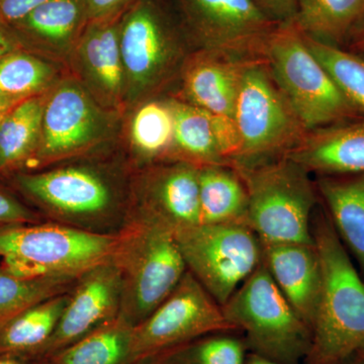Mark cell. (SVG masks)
Here are the masks:
<instances>
[{
    "instance_id": "cell-39",
    "label": "cell",
    "mask_w": 364,
    "mask_h": 364,
    "mask_svg": "<svg viewBox=\"0 0 364 364\" xmlns=\"http://www.w3.org/2000/svg\"><path fill=\"white\" fill-rule=\"evenodd\" d=\"M135 364H188L184 359L181 353V348L174 349V350L165 352L159 355L153 356V358L144 359L138 361Z\"/></svg>"
},
{
    "instance_id": "cell-41",
    "label": "cell",
    "mask_w": 364,
    "mask_h": 364,
    "mask_svg": "<svg viewBox=\"0 0 364 364\" xmlns=\"http://www.w3.org/2000/svg\"><path fill=\"white\" fill-rule=\"evenodd\" d=\"M25 100L21 98H14L6 97V95H0V124L4 121V119L7 117L14 107Z\"/></svg>"
},
{
    "instance_id": "cell-29",
    "label": "cell",
    "mask_w": 364,
    "mask_h": 364,
    "mask_svg": "<svg viewBox=\"0 0 364 364\" xmlns=\"http://www.w3.org/2000/svg\"><path fill=\"white\" fill-rule=\"evenodd\" d=\"M54 77L52 65L21 49L0 60V95L6 97L26 100L39 95Z\"/></svg>"
},
{
    "instance_id": "cell-11",
    "label": "cell",
    "mask_w": 364,
    "mask_h": 364,
    "mask_svg": "<svg viewBox=\"0 0 364 364\" xmlns=\"http://www.w3.org/2000/svg\"><path fill=\"white\" fill-rule=\"evenodd\" d=\"M186 20L208 52L262 59L269 32L267 14L255 0H178Z\"/></svg>"
},
{
    "instance_id": "cell-7",
    "label": "cell",
    "mask_w": 364,
    "mask_h": 364,
    "mask_svg": "<svg viewBox=\"0 0 364 364\" xmlns=\"http://www.w3.org/2000/svg\"><path fill=\"white\" fill-rule=\"evenodd\" d=\"M239 154L233 167L245 168L284 156L306 131L263 59L249 61L235 107Z\"/></svg>"
},
{
    "instance_id": "cell-12",
    "label": "cell",
    "mask_w": 364,
    "mask_h": 364,
    "mask_svg": "<svg viewBox=\"0 0 364 364\" xmlns=\"http://www.w3.org/2000/svg\"><path fill=\"white\" fill-rule=\"evenodd\" d=\"M107 131L105 114L75 82H64L46 102L38 163L82 152L100 142Z\"/></svg>"
},
{
    "instance_id": "cell-3",
    "label": "cell",
    "mask_w": 364,
    "mask_h": 364,
    "mask_svg": "<svg viewBox=\"0 0 364 364\" xmlns=\"http://www.w3.org/2000/svg\"><path fill=\"white\" fill-rule=\"evenodd\" d=\"M236 169L247 188L246 224L261 243L314 244L316 191L308 170L287 156Z\"/></svg>"
},
{
    "instance_id": "cell-1",
    "label": "cell",
    "mask_w": 364,
    "mask_h": 364,
    "mask_svg": "<svg viewBox=\"0 0 364 364\" xmlns=\"http://www.w3.org/2000/svg\"><path fill=\"white\" fill-rule=\"evenodd\" d=\"M312 234L322 289L306 359L310 364H345L364 349V279L330 220L318 217Z\"/></svg>"
},
{
    "instance_id": "cell-16",
    "label": "cell",
    "mask_w": 364,
    "mask_h": 364,
    "mask_svg": "<svg viewBox=\"0 0 364 364\" xmlns=\"http://www.w3.org/2000/svg\"><path fill=\"white\" fill-rule=\"evenodd\" d=\"M263 261L275 284L312 331L317 314L322 272L315 245L262 244Z\"/></svg>"
},
{
    "instance_id": "cell-43",
    "label": "cell",
    "mask_w": 364,
    "mask_h": 364,
    "mask_svg": "<svg viewBox=\"0 0 364 364\" xmlns=\"http://www.w3.org/2000/svg\"><path fill=\"white\" fill-rule=\"evenodd\" d=\"M355 359H350V360L347 361L345 364H364L363 358H361L360 353H358V355L354 358Z\"/></svg>"
},
{
    "instance_id": "cell-17",
    "label": "cell",
    "mask_w": 364,
    "mask_h": 364,
    "mask_svg": "<svg viewBox=\"0 0 364 364\" xmlns=\"http://www.w3.org/2000/svg\"><path fill=\"white\" fill-rule=\"evenodd\" d=\"M284 156L318 176L364 171V121L306 132Z\"/></svg>"
},
{
    "instance_id": "cell-18",
    "label": "cell",
    "mask_w": 364,
    "mask_h": 364,
    "mask_svg": "<svg viewBox=\"0 0 364 364\" xmlns=\"http://www.w3.org/2000/svg\"><path fill=\"white\" fill-rule=\"evenodd\" d=\"M251 60L215 52L203 53L193 60L183 80L191 105L208 114L234 119L242 74Z\"/></svg>"
},
{
    "instance_id": "cell-21",
    "label": "cell",
    "mask_w": 364,
    "mask_h": 364,
    "mask_svg": "<svg viewBox=\"0 0 364 364\" xmlns=\"http://www.w3.org/2000/svg\"><path fill=\"white\" fill-rule=\"evenodd\" d=\"M87 23L85 0H49L11 28L21 42L66 54L75 48Z\"/></svg>"
},
{
    "instance_id": "cell-27",
    "label": "cell",
    "mask_w": 364,
    "mask_h": 364,
    "mask_svg": "<svg viewBox=\"0 0 364 364\" xmlns=\"http://www.w3.org/2000/svg\"><path fill=\"white\" fill-rule=\"evenodd\" d=\"M299 32L326 44H344L364 0H298Z\"/></svg>"
},
{
    "instance_id": "cell-44",
    "label": "cell",
    "mask_w": 364,
    "mask_h": 364,
    "mask_svg": "<svg viewBox=\"0 0 364 364\" xmlns=\"http://www.w3.org/2000/svg\"><path fill=\"white\" fill-rule=\"evenodd\" d=\"M361 358H363V363H364V349L363 351L360 352Z\"/></svg>"
},
{
    "instance_id": "cell-32",
    "label": "cell",
    "mask_w": 364,
    "mask_h": 364,
    "mask_svg": "<svg viewBox=\"0 0 364 364\" xmlns=\"http://www.w3.org/2000/svg\"><path fill=\"white\" fill-rule=\"evenodd\" d=\"M181 353L188 364H245V348L238 339L229 336H213L191 346L181 347Z\"/></svg>"
},
{
    "instance_id": "cell-20",
    "label": "cell",
    "mask_w": 364,
    "mask_h": 364,
    "mask_svg": "<svg viewBox=\"0 0 364 364\" xmlns=\"http://www.w3.org/2000/svg\"><path fill=\"white\" fill-rule=\"evenodd\" d=\"M121 18L88 23L74 48L91 85L111 102H117L126 90L119 49Z\"/></svg>"
},
{
    "instance_id": "cell-8",
    "label": "cell",
    "mask_w": 364,
    "mask_h": 364,
    "mask_svg": "<svg viewBox=\"0 0 364 364\" xmlns=\"http://www.w3.org/2000/svg\"><path fill=\"white\" fill-rule=\"evenodd\" d=\"M186 268L223 306L263 259V246L245 223L176 230Z\"/></svg>"
},
{
    "instance_id": "cell-28",
    "label": "cell",
    "mask_w": 364,
    "mask_h": 364,
    "mask_svg": "<svg viewBox=\"0 0 364 364\" xmlns=\"http://www.w3.org/2000/svg\"><path fill=\"white\" fill-rule=\"evenodd\" d=\"M75 280L68 277L23 279L0 268V327L28 306L64 294Z\"/></svg>"
},
{
    "instance_id": "cell-26",
    "label": "cell",
    "mask_w": 364,
    "mask_h": 364,
    "mask_svg": "<svg viewBox=\"0 0 364 364\" xmlns=\"http://www.w3.org/2000/svg\"><path fill=\"white\" fill-rule=\"evenodd\" d=\"M46 102L40 95L26 98L0 124V171L20 166L37 152Z\"/></svg>"
},
{
    "instance_id": "cell-37",
    "label": "cell",
    "mask_w": 364,
    "mask_h": 364,
    "mask_svg": "<svg viewBox=\"0 0 364 364\" xmlns=\"http://www.w3.org/2000/svg\"><path fill=\"white\" fill-rule=\"evenodd\" d=\"M21 41L11 26L0 23V60L9 53L21 49Z\"/></svg>"
},
{
    "instance_id": "cell-15",
    "label": "cell",
    "mask_w": 364,
    "mask_h": 364,
    "mask_svg": "<svg viewBox=\"0 0 364 364\" xmlns=\"http://www.w3.org/2000/svg\"><path fill=\"white\" fill-rule=\"evenodd\" d=\"M173 117L172 149L196 166L230 165L239 151L233 119L215 116L195 105L170 100Z\"/></svg>"
},
{
    "instance_id": "cell-6",
    "label": "cell",
    "mask_w": 364,
    "mask_h": 364,
    "mask_svg": "<svg viewBox=\"0 0 364 364\" xmlns=\"http://www.w3.org/2000/svg\"><path fill=\"white\" fill-rule=\"evenodd\" d=\"M222 309L228 322L245 332L257 355L282 364L308 358L311 328L287 301L263 259Z\"/></svg>"
},
{
    "instance_id": "cell-5",
    "label": "cell",
    "mask_w": 364,
    "mask_h": 364,
    "mask_svg": "<svg viewBox=\"0 0 364 364\" xmlns=\"http://www.w3.org/2000/svg\"><path fill=\"white\" fill-rule=\"evenodd\" d=\"M262 58L306 131L351 121L358 112L306 44L298 28L268 36Z\"/></svg>"
},
{
    "instance_id": "cell-36",
    "label": "cell",
    "mask_w": 364,
    "mask_h": 364,
    "mask_svg": "<svg viewBox=\"0 0 364 364\" xmlns=\"http://www.w3.org/2000/svg\"><path fill=\"white\" fill-rule=\"evenodd\" d=\"M344 44H346L347 50L364 58V7L363 13L347 36Z\"/></svg>"
},
{
    "instance_id": "cell-23",
    "label": "cell",
    "mask_w": 364,
    "mask_h": 364,
    "mask_svg": "<svg viewBox=\"0 0 364 364\" xmlns=\"http://www.w3.org/2000/svg\"><path fill=\"white\" fill-rule=\"evenodd\" d=\"M200 224L245 223L248 193L237 169L230 165L198 167Z\"/></svg>"
},
{
    "instance_id": "cell-38",
    "label": "cell",
    "mask_w": 364,
    "mask_h": 364,
    "mask_svg": "<svg viewBox=\"0 0 364 364\" xmlns=\"http://www.w3.org/2000/svg\"><path fill=\"white\" fill-rule=\"evenodd\" d=\"M261 6L279 18H287L296 9V0H259Z\"/></svg>"
},
{
    "instance_id": "cell-34",
    "label": "cell",
    "mask_w": 364,
    "mask_h": 364,
    "mask_svg": "<svg viewBox=\"0 0 364 364\" xmlns=\"http://www.w3.org/2000/svg\"><path fill=\"white\" fill-rule=\"evenodd\" d=\"M88 23L123 16L136 0H85Z\"/></svg>"
},
{
    "instance_id": "cell-31",
    "label": "cell",
    "mask_w": 364,
    "mask_h": 364,
    "mask_svg": "<svg viewBox=\"0 0 364 364\" xmlns=\"http://www.w3.org/2000/svg\"><path fill=\"white\" fill-rule=\"evenodd\" d=\"M131 139L144 156L155 157L168 151L173 141V117L168 102L142 105L132 119Z\"/></svg>"
},
{
    "instance_id": "cell-25",
    "label": "cell",
    "mask_w": 364,
    "mask_h": 364,
    "mask_svg": "<svg viewBox=\"0 0 364 364\" xmlns=\"http://www.w3.org/2000/svg\"><path fill=\"white\" fill-rule=\"evenodd\" d=\"M133 328L119 314L46 361L48 364H127Z\"/></svg>"
},
{
    "instance_id": "cell-2",
    "label": "cell",
    "mask_w": 364,
    "mask_h": 364,
    "mask_svg": "<svg viewBox=\"0 0 364 364\" xmlns=\"http://www.w3.org/2000/svg\"><path fill=\"white\" fill-rule=\"evenodd\" d=\"M112 260L122 277L119 314L133 326L161 305L188 272L176 230L146 213L117 235Z\"/></svg>"
},
{
    "instance_id": "cell-4",
    "label": "cell",
    "mask_w": 364,
    "mask_h": 364,
    "mask_svg": "<svg viewBox=\"0 0 364 364\" xmlns=\"http://www.w3.org/2000/svg\"><path fill=\"white\" fill-rule=\"evenodd\" d=\"M117 236L58 224L23 225L0 231L2 268L23 279H78L111 260Z\"/></svg>"
},
{
    "instance_id": "cell-45",
    "label": "cell",
    "mask_w": 364,
    "mask_h": 364,
    "mask_svg": "<svg viewBox=\"0 0 364 364\" xmlns=\"http://www.w3.org/2000/svg\"><path fill=\"white\" fill-rule=\"evenodd\" d=\"M42 364H48V363H47V361H46V360H43Z\"/></svg>"
},
{
    "instance_id": "cell-35",
    "label": "cell",
    "mask_w": 364,
    "mask_h": 364,
    "mask_svg": "<svg viewBox=\"0 0 364 364\" xmlns=\"http://www.w3.org/2000/svg\"><path fill=\"white\" fill-rule=\"evenodd\" d=\"M49 0H0V23L11 26Z\"/></svg>"
},
{
    "instance_id": "cell-19",
    "label": "cell",
    "mask_w": 364,
    "mask_h": 364,
    "mask_svg": "<svg viewBox=\"0 0 364 364\" xmlns=\"http://www.w3.org/2000/svg\"><path fill=\"white\" fill-rule=\"evenodd\" d=\"M146 214L174 230L200 224L198 166L181 162L151 177L146 191Z\"/></svg>"
},
{
    "instance_id": "cell-13",
    "label": "cell",
    "mask_w": 364,
    "mask_h": 364,
    "mask_svg": "<svg viewBox=\"0 0 364 364\" xmlns=\"http://www.w3.org/2000/svg\"><path fill=\"white\" fill-rule=\"evenodd\" d=\"M122 277L114 261L102 263L78 279L69 294L56 330L39 359L46 360L116 317L121 311Z\"/></svg>"
},
{
    "instance_id": "cell-42",
    "label": "cell",
    "mask_w": 364,
    "mask_h": 364,
    "mask_svg": "<svg viewBox=\"0 0 364 364\" xmlns=\"http://www.w3.org/2000/svg\"><path fill=\"white\" fill-rule=\"evenodd\" d=\"M245 364H282L279 363H277V361H273L272 359H268L265 358H262V356L257 355V354H254V355L250 356L248 359H246Z\"/></svg>"
},
{
    "instance_id": "cell-14",
    "label": "cell",
    "mask_w": 364,
    "mask_h": 364,
    "mask_svg": "<svg viewBox=\"0 0 364 364\" xmlns=\"http://www.w3.org/2000/svg\"><path fill=\"white\" fill-rule=\"evenodd\" d=\"M18 186L53 214L71 221H93L112 205L109 184L97 173L81 167H65L18 176Z\"/></svg>"
},
{
    "instance_id": "cell-22",
    "label": "cell",
    "mask_w": 364,
    "mask_h": 364,
    "mask_svg": "<svg viewBox=\"0 0 364 364\" xmlns=\"http://www.w3.org/2000/svg\"><path fill=\"white\" fill-rule=\"evenodd\" d=\"M317 188L337 233L364 274V171L318 176Z\"/></svg>"
},
{
    "instance_id": "cell-24",
    "label": "cell",
    "mask_w": 364,
    "mask_h": 364,
    "mask_svg": "<svg viewBox=\"0 0 364 364\" xmlns=\"http://www.w3.org/2000/svg\"><path fill=\"white\" fill-rule=\"evenodd\" d=\"M69 294L52 296L16 314L0 327V353L25 354L39 359L52 338Z\"/></svg>"
},
{
    "instance_id": "cell-30",
    "label": "cell",
    "mask_w": 364,
    "mask_h": 364,
    "mask_svg": "<svg viewBox=\"0 0 364 364\" xmlns=\"http://www.w3.org/2000/svg\"><path fill=\"white\" fill-rule=\"evenodd\" d=\"M305 36V35H304ZM306 44L344 97L356 111L364 114V58L339 46L306 37Z\"/></svg>"
},
{
    "instance_id": "cell-33",
    "label": "cell",
    "mask_w": 364,
    "mask_h": 364,
    "mask_svg": "<svg viewBox=\"0 0 364 364\" xmlns=\"http://www.w3.org/2000/svg\"><path fill=\"white\" fill-rule=\"evenodd\" d=\"M35 222V215L28 208L0 191V231Z\"/></svg>"
},
{
    "instance_id": "cell-10",
    "label": "cell",
    "mask_w": 364,
    "mask_h": 364,
    "mask_svg": "<svg viewBox=\"0 0 364 364\" xmlns=\"http://www.w3.org/2000/svg\"><path fill=\"white\" fill-rule=\"evenodd\" d=\"M119 49L132 98L160 85L179 59L176 33L154 0H136L123 14Z\"/></svg>"
},
{
    "instance_id": "cell-9",
    "label": "cell",
    "mask_w": 364,
    "mask_h": 364,
    "mask_svg": "<svg viewBox=\"0 0 364 364\" xmlns=\"http://www.w3.org/2000/svg\"><path fill=\"white\" fill-rule=\"evenodd\" d=\"M234 330L222 306L188 270L168 298L134 326L127 364L181 348L207 335Z\"/></svg>"
},
{
    "instance_id": "cell-40",
    "label": "cell",
    "mask_w": 364,
    "mask_h": 364,
    "mask_svg": "<svg viewBox=\"0 0 364 364\" xmlns=\"http://www.w3.org/2000/svg\"><path fill=\"white\" fill-rule=\"evenodd\" d=\"M43 360L25 354L0 353V364H42Z\"/></svg>"
}]
</instances>
